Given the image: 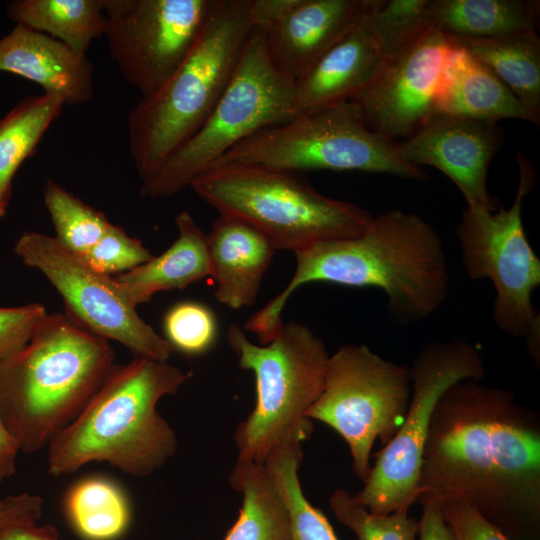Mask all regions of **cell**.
I'll use <instances>...</instances> for the list:
<instances>
[{"mask_svg":"<svg viewBox=\"0 0 540 540\" xmlns=\"http://www.w3.org/2000/svg\"><path fill=\"white\" fill-rule=\"evenodd\" d=\"M462 501L512 540L540 524V416L510 390L476 380L439 399L423 449L417 503Z\"/></svg>","mask_w":540,"mask_h":540,"instance_id":"obj_1","label":"cell"},{"mask_svg":"<svg viewBox=\"0 0 540 540\" xmlns=\"http://www.w3.org/2000/svg\"><path fill=\"white\" fill-rule=\"evenodd\" d=\"M295 272L285 288L245 323L264 345L278 334L290 296L309 282L377 287L398 325L434 313L449 294L450 277L442 240L432 225L399 209L373 217L359 235L315 243L294 253Z\"/></svg>","mask_w":540,"mask_h":540,"instance_id":"obj_2","label":"cell"},{"mask_svg":"<svg viewBox=\"0 0 540 540\" xmlns=\"http://www.w3.org/2000/svg\"><path fill=\"white\" fill-rule=\"evenodd\" d=\"M189 374L167 361L135 357L115 365L79 415L48 445L47 470L59 477L91 462L145 477L177 450V437L157 410Z\"/></svg>","mask_w":540,"mask_h":540,"instance_id":"obj_3","label":"cell"},{"mask_svg":"<svg viewBox=\"0 0 540 540\" xmlns=\"http://www.w3.org/2000/svg\"><path fill=\"white\" fill-rule=\"evenodd\" d=\"M114 359L108 340L66 313H47L26 346L0 360V415L20 452L48 447L101 387Z\"/></svg>","mask_w":540,"mask_h":540,"instance_id":"obj_4","label":"cell"},{"mask_svg":"<svg viewBox=\"0 0 540 540\" xmlns=\"http://www.w3.org/2000/svg\"><path fill=\"white\" fill-rule=\"evenodd\" d=\"M254 28L249 0H216L184 61L132 109L129 152L141 182L154 175L208 119Z\"/></svg>","mask_w":540,"mask_h":540,"instance_id":"obj_5","label":"cell"},{"mask_svg":"<svg viewBox=\"0 0 540 540\" xmlns=\"http://www.w3.org/2000/svg\"><path fill=\"white\" fill-rule=\"evenodd\" d=\"M190 187L219 215L264 234L276 250L301 251L315 243L361 234L372 214L318 192L301 173L250 164H214Z\"/></svg>","mask_w":540,"mask_h":540,"instance_id":"obj_6","label":"cell"},{"mask_svg":"<svg viewBox=\"0 0 540 540\" xmlns=\"http://www.w3.org/2000/svg\"><path fill=\"white\" fill-rule=\"evenodd\" d=\"M227 341L241 369L255 376L256 402L238 423L234 441L240 460L264 463L276 447L299 443L313 432L310 407L320 396L329 353L324 342L306 325L283 322L267 344H255L232 323Z\"/></svg>","mask_w":540,"mask_h":540,"instance_id":"obj_7","label":"cell"},{"mask_svg":"<svg viewBox=\"0 0 540 540\" xmlns=\"http://www.w3.org/2000/svg\"><path fill=\"white\" fill-rule=\"evenodd\" d=\"M293 88L294 82L271 64L264 30L255 27L208 119L154 175L141 182V196L156 199L178 194L242 140L293 119Z\"/></svg>","mask_w":540,"mask_h":540,"instance_id":"obj_8","label":"cell"},{"mask_svg":"<svg viewBox=\"0 0 540 540\" xmlns=\"http://www.w3.org/2000/svg\"><path fill=\"white\" fill-rule=\"evenodd\" d=\"M214 164H250L297 173L355 170L418 181L427 179L421 167L398 157L396 141L385 139L366 126L353 100L263 128L232 147Z\"/></svg>","mask_w":540,"mask_h":540,"instance_id":"obj_9","label":"cell"},{"mask_svg":"<svg viewBox=\"0 0 540 540\" xmlns=\"http://www.w3.org/2000/svg\"><path fill=\"white\" fill-rule=\"evenodd\" d=\"M519 184L513 204L490 211L467 206L456 226L465 273L472 280L490 279L495 288L493 320L503 332L523 337L528 354L540 363V317L532 304L540 284V259L531 247L522 222V203L533 188L535 173L517 154Z\"/></svg>","mask_w":540,"mask_h":540,"instance_id":"obj_10","label":"cell"},{"mask_svg":"<svg viewBox=\"0 0 540 540\" xmlns=\"http://www.w3.org/2000/svg\"><path fill=\"white\" fill-rule=\"evenodd\" d=\"M411 397L410 367L389 361L364 344H344L329 356L324 387L308 411L347 443L353 470L364 483L371 450L385 445L402 424Z\"/></svg>","mask_w":540,"mask_h":540,"instance_id":"obj_11","label":"cell"},{"mask_svg":"<svg viewBox=\"0 0 540 540\" xmlns=\"http://www.w3.org/2000/svg\"><path fill=\"white\" fill-rule=\"evenodd\" d=\"M410 374L405 418L376 454L363 488L354 494L373 513L409 511L416 503L423 449L439 399L456 382L480 381L485 366L479 350L466 341L431 342L415 356Z\"/></svg>","mask_w":540,"mask_h":540,"instance_id":"obj_12","label":"cell"},{"mask_svg":"<svg viewBox=\"0 0 540 540\" xmlns=\"http://www.w3.org/2000/svg\"><path fill=\"white\" fill-rule=\"evenodd\" d=\"M14 252L49 280L64 300L65 313L86 329L121 343L136 357L158 361L170 357L173 347L139 316L115 278L92 268L55 237L25 232Z\"/></svg>","mask_w":540,"mask_h":540,"instance_id":"obj_13","label":"cell"},{"mask_svg":"<svg viewBox=\"0 0 540 540\" xmlns=\"http://www.w3.org/2000/svg\"><path fill=\"white\" fill-rule=\"evenodd\" d=\"M216 0H104V35L122 77L146 97L177 70Z\"/></svg>","mask_w":540,"mask_h":540,"instance_id":"obj_14","label":"cell"},{"mask_svg":"<svg viewBox=\"0 0 540 540\" xmlns=\"http://www.w3.org/2000/svg\"><path fill=\"white\" fill-rule=\"evenodd\" d=\"M451 47L433 26L402 51L386 57L374 79L353 99L366 126L391 141L414 133L434 114L435 95Z\"/></svg>","mask_w":540,"mask_h":540,"instance_id":"obj_15","label":"cell"},{"mask_svg":"<svg viewBox=\"0 0 540 540\" xmlns=\"http://www.w3.org/2000/svg\"><path fill=\"white\" fill-rule=\"evenodd\" d=\"M503 140L497 121L434 113L410 136L396 141V152L406 163L429 165L444 173L467 206L495 211L496 201L486 180Z\"/></svg>","mask_w":540,"mask_h":540,"instance_id":"obj_16","label":"cell"},{"mask_svg":"<svg viewBox=\"0 0 540 540\" xmlns=\"http://www.w3.org/2000/svg\"><path fill=\"white\" fill-rule=\"evenodd\" d=\"M369 0H298L276 25L264 30L273 67L297 80L362 20Z\"/></svg>","mask_w":540,"mask_h":540,"instance_id":"obj_17","label":"cell"},{"mask_svg":"<svg viewBox=\"0 0 540 540\" xmlns=\"http://www.w3.org/2000/svg\"><path fill=\"white\" fill-rule=\"evenodd\" d=\"M385 59L364 14L358 25L294 81V117L353 100L374 79Z\"/></svg>","mask_w":540,"mask_h":540,"instance_id":"obj_18","label":"cell"},{"mask_svg":"<svg viewBox=\"0 0 540 540\" xmlns=\"http://www.w3.org/2000/svg\"><path fill=\"white\" fill-rule=\"evenodd\" d=\"M0 71L39 85L64 105L85 104L94 96V69L86 56L19 24L0 39Z\"/></svg>","mask_w":540,"mask_h":540,"instance_id":"obj_19","label":"cell"},{"mask_svg":"<svg viewBox=\"0 0 540 540\" xmlns=\"http://www.w3.org/2000/svg\"><path fill=\"white\" fill-rule=\"evenodd\" d=\"M206 238L217 301L232 310L254 304L276 251L273 244L251 225L223 215Z\"/></svg>","mask_w":540,"mask_h":540,"instance_id":"obj_20","label":"cell"},{"mask_svg":"<svg viewBox=\"0 0 540 540\" xmlns=\"http://www.w3.org/2000/svg\"><path fill=\"white\" fill-rule=\"evenodd\" d=\"M451 46L435 95L434 113L532 123L521 102L492 70L466 50Z\"/></svg>","mask_w":540,"mask_h":540,"instance_id":"obj_21","label":"cell"},{"mask_svg":"<svg viewBox=\"0 0 540 540\" xmlns=\"http://www.w3.org/2000/svg\"><path fill=\"white\" fill-rule=\"evenodd\" d=\"M178 237L159 256L114 277L125 297L134 305L150 301L154 294L183 289L211 277L206 234L188 211L175 218Z\"/></svg>","mask_w":540,"mask_h":540,"instance_id":"obj_22","label":"cell"},{"mask_svg":"<svg viewBox=\"0 0 540 540\" xmlns=\"http://www.w3.org/2000/svg\"><path fill=\"white\" fill-rule=\"evenodd\" d=\"M486 65L540 124V38L537 30L490 38L447 37Z\"/></svg>","mask_w":540,"mask_h":540,"instance_id":"obj_23","label":"cell"},{"mask_svg":"<svg viewBox=\"0 0 540 540\" xmlns=\"http://www.w3.org/2000/svg\"><path fill=\"white\" fill-rule=\"evenodd\" d=\"M229 482L243 501L223 540H291L287 506L264 463L237 459Z\"/></svg>","mask_w":540,"mask_h":540,"instance_id":"obj_24","label":"cell"},{"mask_svg":"<svg viewBox=\"0 0 540 540\" xmlns=\"http://www.w3.org/2000/svg\"><path fill=\"white\" fill-rule=\"evenodd\" d=\"M538 0H433L432 21L446 37L490 38L537 30Z\"/></svg>","mask_w":540,"mask_h":540,"instance_id":"obj_25","label":"cell"},{"mask_svg":"<svg viewBox=\"0 0 540 540\" xmlns=\"http://www.w3.org/2000/svg\"><path fill=\"white\" fill-rule=\"evenodd\" d=\"M6 12L16 24L49 35L80 56L104 35L106 24L104 0H15Z\"/></svg>","mask_w":540,"mask_h":540,"instance_id":"obj_26","label":"cell"},{"mask_svg":"<svg viewBox=\"0 0 540 540\" xmlns=\"http://www.w3.org/2000/svg\"><path fill=\"white\" fill-rule=\"evenodd\" d=\"M63 106L59 97L43 92L25 98L0 118V219L9 206L17 170L34 154Z\"/></svg>","mask_w":540,"mask_h":540,"instance_id":"obj_27","label":"cell"},{"mask_svg":"<svg viewBox=\"0 0 540 540\" xmlns=\"http://www.w3.org/2000/svg\"><path fill=\"white\" fill-rule=\"evenodd\" d=\"M67 517L87 540H116L131 521L127 495L112 480L88 477L75 483L65 498Z\"/></svg>","mask_w":540,"mask_h":540,"instance_id":"obj_28","label":"cell"},{"mask_svg":"<svg viewBox=\"0 0 540 540\" xmlns=\"http://www.w3.org/2000/svg\"><path fill=\"white\" fill-rule=\"evenodd\" d=\"M302 461L299 443L274 448L264 461L287 506L291 540H339L323 512L303 493L298 475Z\"/></svg>","mask_w":540,"mask_h":540,"instance_id":"obj_29","label":"cell"},{"mask_svg":"<svg viewBox=\"0 0 540 540\" xmlns=\"http://www.w3.org/2000/svg\"><path fill=\"white\" fill-rule=\"evenodd\" d=\"M43 200L56 240L78 255L88 252L112 224L104 213L84 203L53 179L45 183Z\"/></svg>","mask_w":540,"mask_h":540,"instance_id":"obj_30","label":"cell"},{"mask_svg":"<svg viewBox=\"0 0 540 540\" xmlns=\"http://www.w3.org/2000/svg\"><path fill=\"white\" fill-rule=\"evenodd\" d=\"M433 0H369L366 21L385 57L416 41L432 28Z\"/></svg>","mask_w":540,"mask_h":540,"instance_id":"obj_31","label":"cell"},{"mask_svg":"<svg viewBox=\"0 0 540 540\" xmlns=\"http://www.w3.org/2000/svg\"><path fill=\"white\" fill-rule=\"evenodd\" d=\"M336 519L359 540H417L418 521L408 510L389 514L369 511L345 489H336L329 498Z\"/></svg>","mask_w":540,"mask_h":540,"instance_id":"obj_32","label":"cell"},{"mask_svg":"<svg viewBox=\"0 0 540 540\" xmlns=\"http://www.w3.org/2000/svg\"><path fill=\"white\" fill-rule=\"evenodd\" d=\"M165 339L173 349L188 356L207 352L215 343L218 324L214 312L197 301L172 306L163 319Z\"/></svg>","mask_w":540,"mask_h":540,"instance_id":"obj_33","label":"cell"},{"mask_svg":"<svg viewBox=\"0 0 540 540\" xmlns=\"http://www.w3.org/2000/svg\"><path fill=\"white\" fill-rule=\"evenodd\" d=\"M153 254L120 226L111 224L98 242L82 257L95 270L123 274L148 262Z\"/></svg>","mask_w":540,"mask_h":540,"instance_id":"obj_34","label":"cell"},{"mask_svg":"<svg viewBox=\"0 0 540 540\" xmlns=\"http://www.w3.org/2000/svg\"><path fill=\"white\" fill-rule=\"evenodd\" d=\"M46 314L45 307L39 303L0 307V360L23 349Z\"/></svg>","mask_w":540,"mask_h":540,"instance_id":"obj_35","label":"cell"},{"mask_svg":"<svg viewBox=\"0 0 540 540\" xmlns=\"http://www.w3.org/2000/svg\"><path fill=\"white\" fill-rule=\"evenodd\" d=\"M439 505L456 540H512L465 502L446 501Z\"/></svg>","mask_w":540,"mask_h":540,"instance_id":"obj_36","label":"cell"},{"mask_svg":"<svg viewBox=\"0 0 540 540\" xmlns=\"http://www.w3.org/2000/svg\"><path fill=\"white\" fill-rule=\"evenodd\" d=\"M42 506V498L30 493L0 498V531L16 521L39 519L42 514Z\"/></svg>","mask_w":540,"mask_h":540,"instance_id":"obj_37","label":"cell"},{"mask_svg":"<svg viewBox=\"0 0 540 540\" xmlns=\"http://www.w3.org/2000/svg\"><path fill=\"white\" fill-rule=\"evenodd\" d=\"M422 515L418 521V540H456L440 505L432 500L420 502Z\"/></svg>","mask_w":540,"mask_h":540,"instance_id":"obj_38","label":"cell"},{"mask_svg":"<svg viewBox=\"0 0 540 540\" xmlns=\"http://www.w3.org/2000/svg\"><path fill=\"white\" fill-rule=\"evenodd\" d=\"M297 2L298 0H249V12L254 27L268 29L276 25Z\"/></svg>","mask_w":540,"mask_h":540,"instance_id":"obj_39","label":"cell"},{"mask_svg":"<svg viewBox=\"0 0 540 540\" xmlns=\"http://www.w3.org/2000/svg\"><path fill=\"white\" fill-rule=\"evenodd\" d=\"M37 521L24 519L11 523L0 531V540H61L55 526L40 525Z\"/></svg>","mask_w":540,"mask_h":540,"instance_id":"obj_40","label":"cell"},{"mask_svg":"<svg viewBox=\"0 0 540 540\" xmlns=\"http://www.w3.org/2000/svg\"><path fill=\"white\" fill-rule=\"evenodd\" d=\"M19 446L0 415V482L15 473Z\"/></svg>","mask_w":540,"mask_h":540,"instance_id":"obj_41","label":"cell"}]
</instances>
